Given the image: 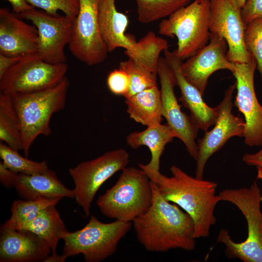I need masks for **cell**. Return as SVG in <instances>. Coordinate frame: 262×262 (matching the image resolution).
<instances>
[{
  "mask_svg": "<svg viewBox=\"0 0 262 262\" xmlns=\"http://www.w3.org/2000/svg\"><path fill=\"white\" fill-rule=\"evenodd\" d=\"M151 182L152 204L147 211L132 221L138 241L150 252L194 250L196 239L193 219L177 204L165 200L156 184L152 180Z\"/></svg>",
  "mask_w": 262,
  "mask_h": 262,
  "instance_id": "cell-1",
  "label": "cell"
},
{
  "mask_svg": "<svg viewBox=\"0 0 262 262\" xmlns=\"http://www.w3.org/2000/svg\"><path fill=\"white\" fill-rule=\"evenodd\" d=\"M170 170L171 177L160 172L151 180L165 200L177 204L191 216L195 225V238L208 237L217 221L215 208L222 201L216 194L217 183L193 177L175 165Z\"/></svg>",
  "mask_w": 262,
  "mask_h": 262,
  "instance_id": "cell-2",
  "label": "cell"
},
{
  "mask_svg": "<svg viewBox=\"0 0 262 262\" xmlns=\"http://www.w3.org/2000/svg\"><path fill=\"white\" fill-rule=\"evenodd\" d=\"M69 86L66 77L49 89L9 95L19 120L25 157H28L32 145L38 136L51 134V117L64 108Z\"/></svg>",
  "mask_w": 262,
  "mask_h": 262,
  "instance_id": "cell-3",
  "label": "cell"
},
{
  "mask_svg": "<svg viewBox=\"0 0 262 262\" xmlns=\"http://www.w3.org/2000/svg\"><path fill=\"white\" fill-rule=\"evenodd\" d=\"M222 201L234 204L246 218L247 236L244 241L235 242L229 231L221 229L217 242L225 246V255L229 259H239L244 262H262V212L261 191L256 181L249 188L226 189L219 194Z\"/></svg>",
  "mask_w": 262,
  "mask_h": 262,
  "instance_id": "cell-4",
  "label": "cell"
},
{
  "mask_svg": "<svg viewBox=\"0 0 262 262\" xmlns=\"http://www.w3.org/2000/svg\"><path fill=\"white\" fill-rule=\"evenodd\" d=\"M151 180L140 168L126 167L116 183L97 200L101 213L106 217L132 222L151 206Z\"/></svg>",
  "mask_w": 262,
  "mask_h": 262,
  "instance_id": "cell-5",
  "label": "cell"
},
{
  "mask_svg": "<svg viewBox=\"0 0 262 262\" xmlns=\"http://www.w3.org/2000/svg\"><path fill=\"white\" fill-rule=\"evenodd\" d=\"M210 14V0H195L159 23L160 34L177 38L175 50L181 61L191 57L208 43Z\"/></svg>",
  "mask_w": 262,
  "mask_h": 262,
  "instance_id": "cell-6",
  "label": "cell"
},
{
  "mask_svg": "<svg viewBox=\"0 0 262 262\" xmlns=\"http://www.w3.org/2000/svg\"><path fill=\"white\" fill-rule=\"evenodd\" d=\"M132 226V222L115 220L105 223L92 215L83 228L65 235L63 254L67 258L82 254L87 262L104 261L115 252Z\"/></svg>",
  "mask_w": 262,
  "mask_h": 262,
  "instance_id": "cell-7",
  "label": "cell"
},
{
  "mask_svg": "<svg viewBox=\"0 0 262 262\" xmlns=\"http://www.w3.org/2000/svg\"><path fill=\"white\" fill-rule=\"evenodd\" d=\"M68 70L66 63H48L37 52L24 56L0 77V93L13 95L53 87Z\"/></svg>",
  "mask_w": 262,
  "mask_h": 262,
  "instance_id": "cell-8",
  "label": "cell"
},
{
  "mask_svg": "<svg viewBox=\"0 0 262 262\" xmlns=\"http://www.w3.org/2000/svg\"><path fill=\"white\" fill-rule=\"evenodd\" d=\"M129 161L127 151L119 148L69 169L74 184V198L86 217L90 214L91 204L101 186L116 172L127 167Z\"/></svg>",
  "mask_w": 262,
  "mask_h": 262,
  "instance_id": "cell-9",
  "label": "cell"
},
{
  "mask_svg": "<svg viewBox=\"0 0 262 262\" xmlns=\"http://www.w3.org/2000/svg\"><path fill=\"white\" fill-rule=\"evenodd\" d=\"M99 2L100 0H79V11L74 20L68 45L73 56L88 66L102 63L109 53L99 31Z\"/></svg>",
  "mask_w": 262,
  "mask_h": 262,
  "instance_id": "cell-10",
  "label": "cell"
},
{
  "mask_svg": "<svg viewBox=\"0 0 262 262\" xmlns=\"http://www.w3.org/2000/svg\"><path fill=\"white\" fill-rule=\"evenodd\" d=\"M31 21L38 32L37 53L51 64L66 63L65 48L70 40L75 19L33 8L17 15Z\"/></svg>",
  "mask_w": 262,
  "mask_h": 262,
  "instance_id": "cell-11",
  "label": "cell"
},
{
  "mask_svg": "<svg viewBox=\"0 0 262 262\" xmlns=\"http://www.w3.org/2000/svg\"><path fill=\"white\" fill-rule=\"evenodd\" d=\"M236 82L225 92L224 97L216 107L218 117L213 128L205 132L197 141V155L195 177L203 179L205 166L209 158L219 151L233 137H243L245 122L232 112L233 94Z\"/></svg>",
  "mask_w": 262,
  "mask_h": 262,
  "instance_id": "cell-12",
  "label": "cell"
},
{
  "mask_svg": "<svg viewBox=\"0 0 262 262\" xmlns=\"http://www.w3.org/2000/svg\"><path fill=\"white\" fill-rule=\"evenodd\" d=\"M210 33L223 38L228 45L227 57L234 64L247 62L252 54L245 43L246 25L242 16V8L233 0H210Z\"/></svg>",
  "mask_w": 262,
  "mask_h": 262,
  "instance_id": "cell-13",
  "label": "cell"
},
{
  "mask_svg": "<svg viewBox=\"0 0 262 262\" xmlns=\"http://www.w3.org/2000/svg\"><path fill=\"white\" fill-rule=\"evenodd\" d=\"M235 65L232 74L236 79L237 94L234 104L244 116V142L249 147L261 146L262 105L257 99L254 82L257 61L252 54L247 62Z\"/></svg>",
  "mask_w": 262,
  "mask_h": 262,
  "instance_id": "cell-14",
  "label": "cell"
},
{
  "mask_svg": "<svg viewBox=\"0 0 262 262\" xmlns=\"http://www.w3.org/2000/svg\"><path fill=\"white\" fill-rule=\"evenodd\" d=\"M157 75L161 85V98L163 116L167 125L175 133L186 147L189 155L195 160L197 155L196 139L199 129L190 116L181 109L175 95L176 85L174 72L164 57H160L157 66Z\"/></svg>",
  "mask_w": 262,
  "mask_h": 262,
  "instance_id": "cell-15",
  "label": "cell"
},
{
  "mask_svg": "<svg viewBox=\"0 0 262 262\" xmlns=\"http://www.w3.org/2000/svg\"><path fill=\"white\" fill-rule=\"evenodd\" d=\"M129 22L128 16L117 9L115 0H100L99 28L108 52L123 48L128 58L142 63L147 55L148 44L144 37L136 41L125 33Z\"/></svg>",
  "mask_w": 262,
  "mask_h": 262,
  "instance_id": "cell-16",
  "label": "cell"
},
{
  "mask_svg": "<svg viewBox=\"0 0 262 262\" xmlns=\"http://www.w3.org/2000/svg\"><path fill=\"white\" fill-rule=\"evenodd\" d=\"M228 45L218 35L210 33L208 43L196 53L182 62L180 69L183 76L203 95L208 80L215 72L235 69V64L227 57Z\"/></svg>",
  "mask_w": 262,
  "mask_h": 262,
  "instance_id": "cell-17",
  "label": "cell"
},
{
  "mask_svg": "<svg viewBox=\"0 0 262 262\" xmlns=\"http://www.w3.org/2000/svg\"><path fill=\"white\" fill-rule=\"evenodd\" d=\"M38 32L7 8H0V53L22 57L37 52Z\"/></svg>",
  "mask_w": 262,
  "mask_h": 262,
  "instance_id": "cell-18",
  "label": "cell"
},
{
  "mask_svg": "<svg viewBox=\"0 0 262 262\" xmlns=\"http://www.w3.org/2000/svg\"><path fill=\"white\" fill-rule=\"evenodd\" d=\"M0 230V262H43L51 251L45 241L30 231Z\"/></svg>",
  "mask_w": 262,
  "mask_h": 262,
  "instance_id": "cell-19",
  "label": "cell"
},
{
  "mask_svg": "<svg viewBox=\"0 0 262 262\" xmlns=\"http://www.w3.org/2000/svg\"><path fill=\"white\" fill-rule=\"evenodd\" d=\"M164 57L172 69L176 79V85L180 92V101L191 114L190 116L196 127L205 132L214 125L218 117L217 107L208 105L202 98L199 90L183 76L180 67L182 62L176 53V50L164 51Z\"/></svg>",
  "mask_w": 262,
  "mask_h": 262,
  "instance_id": "cell-20",
  "label": "cell"
},
{
  "mask_svg": "<svg viewBox=\"0 0 262 262\" xmlns=\"http://www.w3.org/2000/svg\"><path fill=\"white\" fill-rule=\"evenodd\" d=\"M142 131H134L126 137L127 144L133 149L141 146L147 147L151 153V159L146 164H139L151 180L160 172V159L166 145L171 142L176 135L167 124H157L148 127Z\"/></svg>",
  "mask_w": 262,
  "mask_h": 262,
  "instance_id": "cell-21",
  "label": "cell"
},
{
  "mask_svg": "<svg viewBox=\"0 0 262 262\" xmlns=\"http://www.w3.org/2000/svg\"><path fill=\"white\" fill-rule=\"evenodd\" d=\"M14 187L23 199L74 198L73 190L64 185L55 172L49 169L34 174L18 173Z\"/></svg>",
  "mask_w": 262,
  "mask_h": 262,
  "instance_id": "cell-22",
  "label": "cell"
},
{
  "mask_svg": "<svg viewBox=\"0 0 262 262\" xmlns=\"http://www.w3.org/2000/svg\"><path fill=\"white\" fill-rule=\"evenodd\" d=\"M125 102L127 113L136 122L147 127L162 123L161 92L157 85L125 98Z\"/></svg>",
  "mask_w": 262,
  "mask_h": 262,
  "instance_id": "cell-23",
  "label": "cell"
},
{
  "mask_svg": "<svg viewBox=\"0 0 262 262\" xmlns=\"http://www.w3.org/2000/svg\"><path fill=\"white\" fill-rule=\"evenodd\" d=\"M55 205L41 211L23 230L30 231L45 241L52 253H56L59 241L68 231L56 209Z\"/></svg>",
  "mask_w": 262,
  "mask_h": 262,
  "instance_id": "cell-24",
  "label": "cell"
},
{
  "mask_svg": "<svg viewBox=\"0 0 262 262\" xmlns=\"http://www.w3.org/2000/svg\"><path fill=\"white\" fill-rule=\"evenodd\" d=\"M61 199L60 198L17 199L12 204L10 217L0 228L23 230L41 211L50 205H56Z\"/></svg>",
  "mask_w": 262,
  "mask_h": 262,
  "instance_id": "cell-25",
  "label": "cell"
},
{
  "mask_svg": "<svg viewBox=\"0 0 262 262\" xmlns=\"http://www.w3.org/2000/svg\"><path fill=\"white\" fill-rule=\"evenodd\" d=\"M0 140L10 147L23 150L19 122L10 96L0 93Z\"/></svg>",
  "mask_w": 262,
  "mask_h": 262,
  "instance_id": "cell-26",
  "label": "cell"
},
{
  "mask_svg": "<svg viewBox=\"0 0 262 262\" xmlns=\"http://www.w3.org/2000/svg\"><path fill=\"white\" fill-rule=\"evenodd\" d=\"M191 0H135L137 19L143 24L150 23L168 17Z\"/></svg>",
  "mask_w": 262,
  "mask_h": 262,
  "instance_id": "cell-27",
  "label": "cell"
},
{
  "mask_svg": "<svg viewBox=\"0 0 262 262\" xmlns=\"http://www.w3.org/2000/svg\"><path fill=\"white\" fill-rule=\"evenodd\" d=\"M0 156L2 163L10 170L24 174H34L49 169L46 161L35 162L21 156L18 152L6 144L0 143Z\"/></svg>",
  "mask_w": 262,
  "mask_h": 262,
  "instance_id": "cell-28",
  "label": "cell"
},
{
  "mask_svg": "<svg viewBox=\"0 0 262 262\" xmlns=\"http://www.w3.org/2000/svg\"><path fill=\"white\" fill-rule=\"evenodd\" d=\"M124 70L130 78V86L125 98L143 90L157 85V75L150 72L132 59L120 63L119 67Z\"/></svg>",
  "mask_w": 262,
  "mask_h": 262,
  "instance_id": "cell-29",
  "label": "cell"
},
{
  "mask_svg": "<svg viewBox=\"0 0 262 262\" xmlns=\"http://www.w3.org/2000/svg\"><path fill=\"white\" fill-rule=\"evenodd\" d=\"M245 43L247 51L257 61V69L262 81V17L253 20L246 25Z\"/></svg>",
  "mask_w": 262,
  "mask_h": 262,
  "instance_id": "cell-30",
  "label": "cell"
},
{
  "mask_svg": "<svg viewBox=\"0 0 262 262\" xmlns=\"http://www.w3.org/2000/svg\"><path fill=\"white\" fill-rule=\"evenodd\" d=\"M34 8L52 15L61 11L65 16L75 19L79 11V0H26Z\"/></svg>",
  "mask_w": 262,
  "mask_h": 262,
  "instance_id": "cell-31",
  "label": "cell"
},
{
  "mask_svg": "<svg viewBox=\"0 0 262 262\" xmlns=\"http://www.w3.org/2000/svg\"><path fill=\"white\" fill-rule=\"evenodd\" d=\"M106 83L112 93L125 97L129 89V76L123 69L119 68L115 69L109 73Z\"/></svg>",
  "mask_w": 262,
  "mask_h": 262,
  "instance_id": "cell-32",
  "label": "cell"
},
{
  "mask_svg": "<svg viewBox=\"0 0 262 262\" xmlns=\"http://www.w3.org/2000/svg\"><path fill=\"white\" fill-rule=\"evenodd\" d=\"M241 12L246 25L253 20L262 17V0H246Z\"/></svg>",
  "mask_w": 262,
  "mask_h": 262,
  "instance_id": "cell-33",
  "label": "cell"
},
{
  "mask_svg": "<svg viewBox=\"0 0 262 262\" xmlns=\"http://www.w3.org/2000/svg\"><path fill=\"white\" fill-rule=\"evenodd\" d=\"M18 173H16L0 163V180L7 188L14 187Z\"/></svg>",
  "mask_w": 262,
  "mask_h": 262,
  "instance_id": "cell-34",
  "label": "cell"
},
{
  "mask_svg": "<svg viewBox=\"0 0 262 262\" xmlns=\"http://www.w3.org/2000/svg\"><path fill=\"white\" fill-rule=\"evenodd\" d=\"M242 160L248 165L262 167V148L255 153L245 154L243 156Z\"/></svg>",
  "mask_w": 262,
  "mask_h": 262,
  "instance_id": "cell-35",
  "label": "cell"
},
{
  "mask_svg": "<svg viewBox=\"0 0 262 262\" xmlns=\"http://www.w3.org/2000/svg\"><path fill=\"white\" fill-rule=\"evenodd\" d=\"M22 57L9 56L0 53V77Z\"/></svg>",
  "mask_w": 262,
  "mask_h": 262,
  "instance_id": "cell-36",
  "label": "cell"
},
{
  "mask_svg": "<svg viewBox=\"0 0 262 262\" xmlns=\"http://www.w3.org/2000/svg\"><path fill=\"white\" fill-rule=\"evenodd\" d=\"M11 5L12 11L16 15L34 8L29 4L26 0H7Z\"/></svg>",
  "mask_w": 262,
  "mask_h": 262,
  "instance_id": "cell-37",
  "label": "cell"
},
{
  "mask_svg": "<svg viewBox=\"0 0 262 262\" xmlns=\"http://www.w3.org/2000/svg\"><path fill=\"white\" fill-rule=\"evenodd\" d=\"M67 257L64 254L61 255L57 253H52L51 255H49L43 262H64Z\"/></svg>",
  "mask_w": 262,
  "mask_h": 262,
  "instance_id": "cell-38",
  "label": "cell"
},
{
  "mask_svg": "<svg viewBox=\"0 0 262 262\" xmlns=\"http://www.w3.org/2000/svg\"><path fill=\"white\" fill-rule=\"evenodd\" d=\"M257 179L260 180L262 182V167L257 166ZM261 201L262 202V191H261Z\"/></svg>",
  "mask_w": 262,
  "mask_h": 262,
  "instance_id": "cell-39",
  "label": "cell"
},
{
  "mask_svg": "<svg viewBox=\"0 0 262 262\" xmlns=\"http://www.w3.org/2000/svg\"><path fill=\"white\" fill-rule=\"evenodd\" d=\"M233 0L236 3V4L238 6L240 7L241 8H242L244 7L246 1V0Z\"/></svg>",
  "mask_w": 262,
  "mask_h": 262,
  "instance_id": "cell-40",
  "label": "cell"
}]
</instances>
